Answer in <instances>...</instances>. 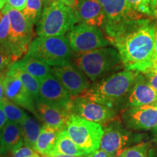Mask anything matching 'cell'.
Masks as SVG:
<instances>
[{
	"label": "cell",
	"instance_id": "1",
	"mask_svg": "<svg viewBox=\"0 0 157 157\" xmlns=\"http://www.w3.org/2000/svg\"><path fill=\"white\" fill-rule=\"evenodd\" d=\"M156 25L151 17H143L119 36L109 39L110 44L119 52L124 70L146 74L151 69Z\"/></svg>",
	"mask_w": 157,
	"mask_h": 157
},
{
	"label": "cell",
	"instance_id": "2",
	"mask_svg": "<svg viewBox=\"0 0 157 157\" xmlns=\"http://www.w3.org/2000/svg\"><path fill=\"white\" fill-rule=\"evenodd\" d=\"M138 74L127 70L115 72L95 82L79 96L117 111L132 90Z\"/></svg>",
	"mask_w": 157,
	"mask_h": 157
},
{
	"label": "cell",
	"instance_id": "3",
	"mask_svg": "<svg viewBox=\"0 0 157 157\" xmlns=\"http://www.w3.org/2000/svg\"><path fill=\"white\" fill-rule=\"evenodd\" d=\"M73 59L76 66L94 82L124 68L119 52L113 47L74 53Z\"/></svg>",
	"mask_w": 157,
	"mask_h": 157
},
{
	"label": "cell",
	"instance_id": "4",
	"mask_svg": "<svg viewBox=\"0 0 157 157\" xmlns=\"http://www.w3.org/2000/svg\"><path fill=\"white\" fill-rule=\"evenodd\" d=\"M25 56L40 59L53 68L70 64L74 52L66 35L37 36L29 45Z\"/></svg>",
	"mask_w": 157,
	"mask_h": 157
},
{
	"label": "cell",
	"instance_id": "5",
	"mask_svg": "<svg viewBox=\"0 0 157 157\" xmlns=\"http://www.w3.org/2000/svg\"><path fill=\"white\" fill-rule=\"evenodd\" d=\"M78 23L73 10L57 0L43 9L36 25L38 36H56L66 35Z\"/></svg>",
	"mask_w": 157,
	"mask_h": 157
},
{
	"label": "cell",
	"instance_id": "6",
	"mask_svg": "<svg viewBox=\"0 0 157 157\" xmlns=\"http://www.w3.org/2000/svg\"><path fill=\"white\" fill-rule=\"evenodd\" d=\"M4 10L10 19V31L6 52L13 61L17 62L27 53L29 45L34 39V26L23 15L22 12L5 5Z\"/></svg>",
	"mask_w": 157,
	"mask_h": 157
},
{
	"label": "cell",
	"instance_id": "7",
	"mask_svg": "<svg viewBox=\"0 0 157 157\" xmlns=\"http://www.w3.org/2000/svg\"><path fill=\"white\" fill-rule=\"evenodd\" d=\"M99 2L105 15L103 30L109 39L119 36L138 20L146 17L133 10L127 0H99Z\"/></svg>",
	"mask_w": 157,
	"mask_h": 157
},
{
	"label": "cell",
	"instance_id": "8",
	"mask_svg": "<svg viewBox=\"0 0 157 157\" xmlns=\"http://www.w3.org/2000/svg\"><path fill=\"white\" fill-rule=\"evenodd\" d=\"M66 129L71 140L85 154L89 155L100 148L103 135L102 125L71 113Z\"/></svg>",
	"mask_w": 157,
	"mask_h": 157
},
{
	"label": "cell",
	"instance_id": "9",
	"mask_svg": "<svg viewBox=\"0 0 157 157\" xmlns=\"http://www.w3.org/2000/svg\"><path fill=\"white\" fill-rule=\"evenodd\" d=\"M143 138V135L128 129L122 121L115 119L105 125L100 149L117 157L124 149L142 142Z\"/></svg>",
	"mask_w": 157,
	"mask_h": 157
},
{
	"label": "cell",
	"instance_id": "10",
	"mask_svg": "<svg viewBox=\"0 0 157 157\" xmlns=\"http://www.w3.org/2000/svg\"><path fill=\"white\" fill-rule=\"evenodd\" d=\"M74 53H82L109 47L110 42L99 27L79 23L66 34Z\"/></svg>",
	"mask_w": 157,
	"mask_h": 157
},
{
	"label": "cell",
	"instance_id": "11",
	"mask_svg": "<svg viewBox=\"0 0 157 157\" xmlns=\"http://www.w3.org/2000/svg\"><path fill=\"white\" fill-rule=\"evenodd\" d=\"M70 113L101 125H105L115 119L117 115V111L112 108L95 103L82 96L73 99Z\"/></svg>",
	"mask_w": 157,
	"mask_h": 157
},
{
	"label": "cell",
	"instance_id": "12",
	"mask_svg": "<svg viewBox=\"0 0 157 157\" xmlns=\"http://www.w3.org/2000/svg\"><path fill=\"white\" fill-rule=\"evenodd\" d=\"M37 101L70 112L73 99L61 83L52 74L40 82Z\"/></svg>",
	"mask_w": 157,
	"mask_h": 157
},
{
	"label": "cell",
	"instance_id": "13",
	"mask_svg": "<svg viewBox=\"0 0 157 157\" xmlns=\"http://www.w3.org/2000/svg\"><path fill=\"white\" fill-rule=\"evenodd\" d=\"M121 121L133 131L151 130L157 124V105H146L122 110Z\"/></svg>",
	"mask_w": 157,
	"mask_h": 157
},
{
	"label": "cell",
	"instance_id": "14",
	"mask_svg": "<svg viewBox=\"0 0 157 157\" xmlns=\"http://www.w3.org/2000/svg\"><path fill=\"white\" fill-rule=\"evenodd\" d=\"M52 71L71 98L81 95L90 87V79L76 65L70 63L61 67H53Z\"/></svg>",
	"mask_w": 157,
	"mask_h": 157
},
{
	"label": "cell",
	"instance_id": "15",
	"mask_svg": "<svg viewBox=\"0 0 157 157\" xmlns=\"http://www.w3.org/2000/svg\"><path fill=\"white\" fill-rule=\"evenodd\" d=\"M4 94L6 99L27 110L33 115L36 114V100L10 68L4 80Z\"/></svg>",
	"mask_w": 157,
	"mask_h": 157
},
{
	"label": "cell",
	"instance_id": "16",
	"mask_svg": "<svg viewBox=\"0 0 157 157\" xmlns=\"http://www.w3.org/2000/svg\"><path fill=\"white\" fill-rule=\"evenodd\" d=\"M157 92L149 85L143 74L139 73L132 90L125 98L119 110L146 105H156Z\"/></svg>",
	"mask_w": 157,
	"mask_h": 157
},
{
	"label": "cell",
	"instance_id": "17",
	"mask_svg": "<svg viewBox=\"0 0 157 157\" xmlns=\"http://www.w3.org/2000/svg\"><path fill=\"white\" fill-rule=\"evenodd\" d=\"M74 12L78 23L104 29L105 15L99 0H77Z\"/></svg>",
	"mask_w": 157,
	"mask_h": 157
},
{
	"label": "cell",
	"instance_id": "18",
	"mask_svg": "<svg viewBox=\"0 0 157 157\" xmlns=\"http://www.w3.org/2000/svg\"><path fill=\"white\" fill-rule=\"evenodd\" d=\"M70 115L69 111L36 101L35 117L43 122V124L48 125L60 131L66 129Z\"/></svg>",
	"mask_w": 157,
	"mask_h": 157
},
{
	"label": "cell",
	"instance_id": "19",
	"mask_svg": "<svg viewBox=\"0 0 157 157\" xmlns=\"http://www.w3.org/2000/svg\"><path fill=\"white\" fill-rule=\"evenodd\" d=\"M23 145L20 124L7 121L0 132V155L6 156Z\"/></svg>",
	"mask_w": 157,
	"mask_h": 157
},
{
	"label": "cell",
	"instance_id": "20",
	"mask_svg": "<svg viewBox=\"0 0 157 157\" xmlns=\"http://www.w3.org/2000/svg\"><path fill=\"white\" fill-rule=\"evenodd\" d=\"M15 64L36 78L39 82L52 74V67L40 59L25 56Z\"/></svg>",
	"mask_w": 157,
	"mask_h": 157
},
{
	"label": "cell",
	"instance_id": "21",
	"mask_svg": "<svg viewBox=\"0 0 157 157\" xmlns=\"http://www.w3.org/2000/svg\"><path fill=\"white\" fill-rule=\"evenodd\" d=\"M58 132V129L43 124L34 150L43 156L50 157L53 151Z\"/></svg>",
	"mask_w": 157,
	"mask_h": 157
},
{
	"label": "cell",
	"instance_id": "22",
	"mask_svg": "<svg viewBox=\"0 0 157 157\" xmlns=\"http://www.w3.org/2000/svg\"><path fill=\"white\" fill-rule=\"evenodd\" d=\"M56 155H66L71 156H83L87 154H84L71 138L68 135L66 129H63L59 131L57 136L56 145L53 151L50 156Z\"/></svg>",
	"mask_w": 157,
	"mask_h": 157
},
{
	"label": "cell",
	"instance_id": "23",
	"mask_svg": "<svg viewBox=\"0 0 157 157\" xmlns=\"http://www.w3.org/2000/svg\"><path fill=\"white\" fill-rule=\"evenodd\" d=\"M25 146L34 149L40 133L42 126L36 118L32 117L27 113L20 124Z\"/></svg>",
	"mask_w": 157,
	"mask_h": 157
},
{
	"label": "cell",
	"instance_id": "24",
	"mask_svg": "<svg viewBox=\"0 0 157 157\" xmlns=\"http://www.w3.org/2000/svg\"><path fill=\"white\" fill-rule=\"evenodd\" d=\"M10 68L16 74L17 77L20 78V80L24 85V87L26 88V90L34 97V99L37 101L39 98L40 82L34 76L31 75L30 74L22 69L21 68L18 67L15 63L12 65Z\"/></svg>",
	"mask_w": 157,
	"mask_h": 157
},
{
	"label": "cell",
	"instance_id": "25",
	"mask_svg": "<svg viewBox=\"0 0 157 157\" xmlns=\"http://www.w3.org/2000/svg\"><path fill=\"white\" fill-rule=\"evenodd\" d=\"M133 10L146 17H154L157 15V0H127Z\"/></svg>",
	"mask_w": 157,
	"mask_h": 157
},
{
	"label": "cell",
	"instance_id": "26",
	"mask_svg": "<svg viewBox=\"0 0 157 157\" xmlns=\"http://www.w3.org/2000/svg\"><path fill=\"white\" fill-rule=\"evenodd\" d=\"M43 9L44 4L42 0H26L25 7L22 13L31 24L35 25L40 19Z\"/></svg>",
	"mask_w": 157,
	"mask_h": 157
},
{
	"label": "cell",
	"instance_id": "27",
	"mask_svg": "<svg viewBox=\"0 0 157 157\" xmlns=\"http://www.w3.org/2000/svg\"><path fill=\"white\" fill-rule=\"evenodd\" d=\"M3 107L4 111L7 117V121L16 123L20 124L23 119H24L27 113L25 112L21 107L16 105V104L12 103L11 101L3 98Z\"/></svg>",
	"mask_w": 157,
	"mask_h": 157
},
{
	"label": "cell",
	"instance_id": "28",
	"mask_svg": "<svg viewBox=\"0 0 157 157\" xmlns=\"http://www.w3.org/2000/svg\"><path fill=\"white\" fill-rule=\"evenodd\" d=\"M152 147L151 142H141L128 147L122 151L117 157H149V151Z\"/></svg>",
	"mask_w": 157,
	"mask_h": 157
},
{
	"label": "cell",
	"instance_id": "29",
	"mask_svg": "<svg viewBox=\"0 0 157 157\" xmlns=\"http://www.w3.org/2000/svg\"><path fill=\"white\" fill-rule=\"evenodd\" d=\"M12 157H45L39 154L34 149L23 145L11 153Z\"/></svg>",
	"mask_w": 157,
	"mask_h": 157
},
{
	"label": "cell",
	"instance_id": "30",
	"mask_svg": "<svg viewBox=\"0 0 157 157\" xmlns=\"http://www.w3.org/2000/svg\"><path fill=\"white\" fill-rule=\"evenodd\" d=\"M13 63L11 57L0 46V74L7 73Z\"/></svg>",
	"mask_w": 157,
	"mask_h": 157
},
{
	"label": "cell",
	"instance_id": "31",
	"mask_svg": "<svg viewBox=\"0 0 157 157\" xmlns=\"http://www.w3.org/2000/svg\"><path fill=\"white\" fill-rule=\"evenodd\" d=\"M26 0H0V10L3 9L5 5H8L13 9L22 12L25 7Z\"/></svg>",
	"mask_w": 157,
	"mask_h": 157
},
{
	"label": "cell",
	"instance_id": "32",
	"mask_svg": "<svg viewBox=\"0 0 157 157\" xmlns=\"http://www.w3.org/2000/svg\"><path fill=\"white\" fill-rule=\"evenodd\" d=\"M145 76L146 82L149 85L157 92V72L150 70L146 74H143Z\"/></svg>",
	"mask_w": 157,
	"mask_h": 157
},
{
	"label": "cell",
	"instance_id": "33",
	"mask_svg": "<svg viewBox=\"0 0 157 157\" xmlns=\"http://www.w3.org/2000/svg\"><path fill=\"white\" fill-rule=\"evenodd\" d=\"M7 122V119L6 117V114L4 111L3 107V102L2 101H0V132L2 130L3 127L5 126V124Z\"/></svg>",
	"mask_w": 157,
	"mask_h": 157
},
{
	"label": "cell",
	"instance_id": "34",
	"mask_svg": "<svg viewBox=\"0 0 157 157\" xmlns=\"http://www.w3.org/2000/svg\"><path fill=\"white\" fill-rule=\"evenodd\" d=\"M87 157H116L112 154H110L102 149H98L96 151L88 155Z\"/></svg>",
	"mask_w": 157,
	"mask_h": 157
},
{
	"label": "cell",
	"instance_id": "35",
	"mask_svg": "<svg viewBox=\"0 0 157 157\" xmlns=\"http://www.w3.org/2000/svg\"><path fill=\"white\" fill-rule=\"evenodd\" d=\"M7 73L0 74V101H2L3 98H5V94H4V80H5Z\"/></svg>",
	"mask_w": 157,
	"mask_h": 157
},
{
	"label": "cell",
	"instance_id": "36",
	"mask_svg": "<svg viewBox=\"0 0 157 157\" xmlns=\"http://www.w3.org/2000/svg\"><path fill=\"white\" fill-rule=\"evenodd\" d=\"M61 1L65 5H66L69 7H71L73 10H74L76 4H77V0H61Z\"/></svg>",
	"mask_w": 157,
	"mask_h": 157
},
{
	"label": "cell",
	"instance_id": "37",
	"mask_svg": "<svg viewBox=\"0 0 157 157\" xmlns=\"http://www.w3.org/2000/svg\"><path fill=\"white\" fill-rule=\"evenodd\" d=\"M149 157H157V146H152L149 151Z\"/></svg>",
	"mask_w": 157,
	"mask_h": 157
},
{
	"label": "cell",
	"instance_id": "38",
	"mask_svg": "<svg viewBox=\"0 0 157 157\" xmlns=\"http://www.w3.org/2000/svg\"><path fill=\"white\" fill-rule=\"evenodd\" d=\"M152 141L154 142V145L157 146V124L152 129Z\"/></svg>",
	"mask_w": 157,
	"mask_h": 157
},
{
	"label": "cell",
	"instance_id": "39",
	"mask_svg": "<svg viewBox=\"0 0 157 157\" xmlns=\"http://www.w3.org/2000/svg\"><path fill=\"white\" fill-rule=\"evenodd\" d=\"M157 56V23L156 25V29H155V42H154V56L155 57Z\"/></svg>",
	"mask_w": 157,
	"mask_h": 157
},
{
	"label": "cell",
	"instance_id": "40",
	"mask_svg": "<svg viewBox=\"0 0 157 157\" xmlns=\"http://www.w3.org/2000/svg\"><path fill=\"white\" fill-rule=\"evenodd\" d=\"M56 1H57V0H42L43 4H44V7L49 5H50V4H52V2H54Z\"/></svg>",
	"mask_w": 157,
	"mask_h": 157
},
{
	"label": "cell",
	"instance_id": "41",
	"mask_svg": "<svg viewBox=\"0 0 157 157\" xmlns=\"http://www.w3.org/2000/svg\"><path fill=\"white\" fill-rule=\"evenodd\" d=\"M88 155H86V156H66V155H56V156H52L50 157H87Z\"/></svg>",
	"mask_w": 157,
	"mask_h": 157
},
{
	"label": "cell",
	"instance_id": "42",
	"mask_svg": "<svg viewBox=\"0 0 157 157\" xmlns=\"http://www.w3.org/2000/svg\"><path fill=\"white\" fill-rule=\"evenodd\" d=\"M0 157H5V156H2V155H0Z\"/></svg>",
	"mask_w": 157,
	"mask_h": 157
},
{
	"label": "cell",
	"instance_id": "43",
	"mask_svg": "<svg viewBox=\"0 0 157 157\" xmlns=\"http://www.w3.org/2000/svg\"><path fill=\"white\" fill-rule=\"evenodd\" d=\"M156 20H157V15H156Z\"/></svg>",
	"mask_w": 157,
	"mask_h": 157
},
{
	"label": "cell",
	"instance_id": "44",
	"mask_svg": "<svg viewBox=\"0 0 157 157\" xmlns=\"http://www.w3.org/2000/svg\"><path fill=\"white\" fill-rule=\"evenodd\" d=\"M156 105H157V103H156Z\"/></svg>",
	"mask_w": 157,
	"mask_h": 157
}]
</instances>
